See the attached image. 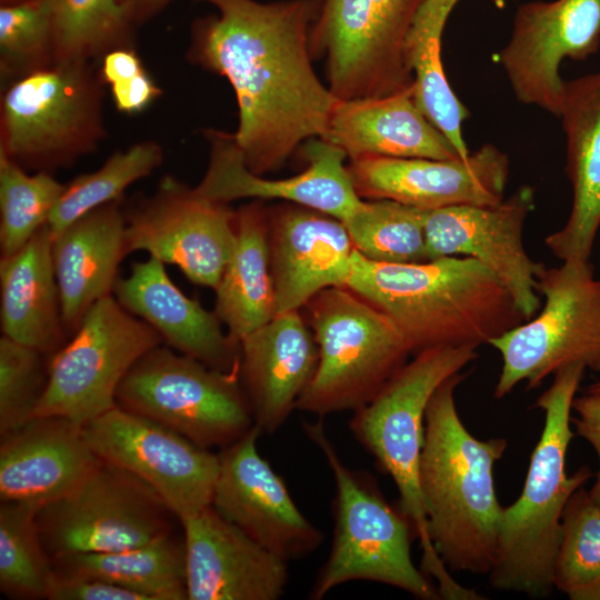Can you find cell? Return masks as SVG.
Returning <instances> with one entry per match:
<instances>
[{
  "label": "cell",
  "mask_w": 600,
  "mask_h": 600,
  "mask_svg": "<svg viewBox=\"0 0 600 600\" xmlns=\"http://www.w3.org/2000/svg\"><path fill=\"white\" fill-rule=\"evenodd\" d=\"M2 336L53 356L69 336L46 226L18 252L0 260Z\"/></svg>",
  "instance_id": "cell-28"
},
{
  "label": "cell",
  "mask_w": 600,
  "mask_h": 600,
  "mask_svg": "<svg viewBox=\"0 0 600 600\" xmlns=\"http://www.w3.org/2000/svg\"><path fill=\"white\" fill-rule=\"evenodd\" d=\"M572 411L576 413V417L571 418L576 433L593 448L598 457L599 469L589 494L600 506V392L586 391L576 397Z\"/></svg>",
  "instance_id": "cell-42"
},
{
  "label": "cell",
  "mask_w": 600,
  "mask_h": 600,
  "mask_svg": "<svg viewBox=\"0 0 600 600\" xmlns=\"http://www.w3.org/2000/svg\"><path fill=\"white\" fill-rule=\"evenodd\" d=\"M373 16L374 0H322L311 53L326 58L328 87L339 100L380 97Z\"/></svg>",
  "instance_id": "cell-30"
},
{
  "label": "cell",
  "mask_w": 600,
  "mask_h": 600,
  "mask_svg": "<svg viewBox=\"0 0 600 600\" xmlns=\"http://www.w3.org/2000/svg\"><path fill=\"white\" fill-rule=\"evenodd\" d=\"M558 117L572 206L566 223L544 243L561 261H588L600 229V70L566 81Z\"/></svg>",
  "instance_id": "cell-25"
},
{
  "label": "cell",
  "mask_w": 600,
  "mask_h": 600,
  "mask_svg": "<svg viewBox=\"0 0 600 600\" xmlns=\"http://www.w3.org/2000/svg\"><path fill=\"white\" fill-rule=\"evenodd\" d=\"M540 312L490 340L502 367L494 397L521 382L533 389L573 364L600 373V278L588 261H562L537 277Z\"/></svg>",
  "instance_id": "cell-9"
},
{
  "label": "cell",
  "mask_w": 600,
  "mask_h": 600,
  "mask_svg": "<svg viewBox=\"0 0 600 600\" xmlns=\"http://www.w3.org/2000/svg\"><path fill=\"white\" fill-rule=\"evenodd\" d=\"M239 369H214L160 344L132 366L116 403L200 447L223 448L254 426Z\"/></svg>",
  "instance_id": "cell-10"
},
{
  "label": "cell",
  "mask_w": 600,
  "mask_h": 600,
  "mask_svg": "<svg viewBox=\"0 0 600 600\" xmlns=\"http://www.w3.org/2000/svg\"><path fill=\"white\" fill-rule=\"evenodd\" d=\"M552 578L570 600H600V506L583 487L563 510Z\"/></svg>",
  "instance_id": "cell-37"
},
{
  "label": "cell",
  "mask_w": 600,
  "mask_h": 600,
  "mask_svg": "<svg viewBox=\"0 0 600 600\" xmlns=\"http://www.w3.org/2000/svg\"><path fill=\"white\" fill-rule=\"evenodd\" d=\"M162 161L159 143L141 141L112 153L98 170L74 178L66 184L47 221L51 239L89 211L121 199L128 187L151 174Z\"/></svg>",
  "instance_id": "cell-34"
},
{
  "label": "cell",
  "mask_w": 600,
  "mask_h": 600,
  "mask_svg": "<svg viewBox=\"0 0 600 600\" xmlns=\"http://www.w3.org/2000/svg\"><path fill=\"white\" fill-rule=\"evenodd\" d=\"M51 560L58 574L103 580L147 600L188 599L184 540L172 532L131 549L70 553Z\"/></svg>",
  "instance_id": "cell-31"
},
{
  "label": "cell",
  "mask_w": 600,
  "mask_h": 600,
  "mask_svg": "<svg viewBox=\"0 0 600 600\" xmlns=\"http://www.w3.org/2000/svg\"><path fill=\"white\" fill-rule=\"evenodd\" d=\"M50 17L56 63L92 62L136 49L131 20L119 0H42Z\"/></svg>",
  "instance_id": "cell-33"
},
{
  "label": "cell",
  "mask_w": 600,
  "mask_h": 600,
  "mask_svg": "<svg viewBox=\"0 0 600 600\" xmlns=\"http://www.w3.org/2000/svg\"><path fill=\"white\" fill-rule=\"evenodd\" d=\"M124 216L127 254L144 251L192 283L217 288L234 248L236 210L166 176Z\"/></svg>",
  "instance_id": "cell-14"
},
{
  "label": "cell",
  "mask_w": 600,
  "mask_h": 600,
  "mask_svg": "<svg viewBox=\"0 0 600 600\" xmlns=\"http://www.w3.org/2000/svg\"><path fill=\"white\" fill-rule=\"evenodd\" d=\"M189 600H277L287 561L223 518L213 507L180 520Z\"/></svg>",
  "instance_id": "cell-20"
},
{
  "label": "cell",
  "mask_w": 600,
  "mask_h": 600,
  "mask_svg": "<svg viewBox=\"0 0 600 600\" xmlns=\"http://www.w3.org/2000/svg\"><path fill=\"white\" fill-rule=\"evenodd\" d=\"M354 249L389 263L428 261L424 210L388 199L363 200L341 220Z\"/></svg>",
  "instance_id": "cell-35"
},
{
  "label": "cell",
  "mask_w": 600,
  "mask_h": 600,
  "mask_svg": "<svg viewBox=\"0 0 600 600\" xmlns=\"http://www.w3.org/2000/svg\"><path fill=\"white\" fill-rule=\"evenodd\" d=\"M214 292L213 311L239 344L278 313L268 208L260 200L236 210L234 248Z\"/></svg>",
  "instance_id": "cell-29"
},
{
  "label": "cell",
  "mask_w": 600,
  "mask_h": 600,
  "mask_svg": "<svg viewBox=\"0 0 600 600\" xmlns=\"http://www.w3.org/2000/svg\"><path fill=\"white\" fill-rule=\"evenodd\" d=\"M346 287L393 322L412 354L489 344L526 321L500 280L470 257L389 263L354 249Z\"/></svg>",
  "instance_id": "cell-3"
},
{
  "label": "cell",
  "mask_w": 600,
  "mask_h": 600,
  "mask_svg": "<svg viewBox=\"0 0 600 600\" xmlns=\"http://www.w3.org/2000/svg\"><path fill=\"white\" fill-rule=\"evenodd\" d=\"M161 343L159 333L113 294L100 299L72 338L50 357L48 386L32 417L59 416L87 424L117 406L126 374Z\"/></svg>",
  "instance_id": "cell-11"
},
{
  "label": "cell",
  "mask_w": 600,
  "mask_h": 600,
  "mask_svg": "<svg viewBox=\"0 0 600 600\" xmlns=\"http://www.w3.org/2000/svg\"><path fill=\"white\" fill-rule=\"evenodd\" d=\"M477 347H436L407 361L367 404L353 411L349 429L393 480L399 508L408 517L422 550L421 570L434 579L440 598L481 600L461 586L437 554L428 534L420 489L424 413L434 390L478 358Z\"/></svg>",
  "instance_id": "cell-5"
},
{
  "label": "cell",
  "mask_w": 600,
  "mask_h": 600,
  "mask_svg": "<svg viewBox=\"0 0 600 600\" xmlns=\"http://www.w3.org/2000/svg\"><path fill=\"white\" fill-rule=\"evenodd\" d=\"M0 437L1 501L40 509L73 490L102 461L83 426L59 416L32 417Z\"/></svg>",
  "instance_id": "cell-22"
},
{
  "label": "cell",
  "mask_w": 600,
  "mask_h": 600,
  "mask_svg": "<svg viewBox=\"0 0 600 600\" xmlns=\"http://www.w3.org/2000/svg\"><path fill=\"white\" fill-rule=\"evenodd\" d=\"M131 22L146 19L163 8L171 0H119Z\"/></svg>",
  "instance_id": "cell-45"
},
{
  "label": "cell",
  "mask_w": 600,
  "mask_h": 600,
  "mask_svg": "<svg viewBox=\"0 0 600 600\" xmlns=\"http://www.w3.org/2000/svg\"><path fill=\"white\" fill-rule=\"evenodd\" d=\"M146 71L136 49H117L108 52L101 59L99 69L104 84L110 87L129 80Z\"/></svg>",
  "instance_id": "cell-44"
},
{
  "label": "cell",
  "mask_w": 600,
  "mask_h": 600,
  "mask_svg": "<svg viewBox=\"0 0 600 600\" xmlns=\"http://www.w3.org/2000/svg\"><path fill=\"white\" fill-rule=\"evenodd\" d=\"M49 600H147L142 594L99 579L54 573Z\"/></svg>",
  "instance_id": "cell-41"
},
{
  "label": "cell",
  "mask_w": 600,
  "mask_h": 600,
  "mask_svg": "<svg viewBox=\"0 0 600 600\" xmlns=\"http://www.w3.org/2000/svg\"><path fill=\"white\" fill-rule=\"evenodd\" d=\"M361 199H388L421 210L491 206L504 198L508 156L486 143L467 158L362 157L347 164Z\"/></svg>",
  "instance_id": "cell-18"
},
{
  "label": "cell",
  "mask_w": 600,
  "mask_h": 600,
  "mask_svg": "<svg viewBox=\"0 0 600 600\" xmlns=\"http://www.w3.org/2000/svg\"><path fill=\"white\" fill-rule=\"evenodd\" d=\"M599 47L600 0H536L517 8L499 62L518 101L558 117L562 62L586 60Z\"/></svg>",
  "instance_id": "cell-16"
},
{
  "label": "cell",
  "mask_w": 600,
  "mask_h": 600,
  "mask_svg": "<svg viewBox=\"0 0 600 600\" xmlns=\"http://www.w3.org/2000/svg\"><path fill=\"white\" fill-rule=\"evenodd\" d=\"M64 189L50 172L30 174L0 152L1 257L18 252L47 224Z\"/></svg>",
  "instance_id": "cell-38"
},
{
  "label": "cell",
  "mask_w": 600,
  "mask_h": 600,
  "mask_svg": "<svg viewBox=\"0 0 600 600\" xmlns=\"http://www.w3.org/2000/svg\"><path fill=\"white\" fill-rule=\"evenodd\" d=\"M318 346L314 377L296 409L323 417L370 402L411 353L393 322L347 287H330L302 308Z\"/></svg>",
  "instance_id": "cell-8"
},
{
  "label": "cell",
  "mask_w": 600,
  "mask_h": 600,
  "mask_svg": "<svg viewBox=\"0 0 600 600\" xmlns=\"http://www.w3.org/2000/svg\"><path fill=\"white\" fill-rule=\"evenodd\" d=\"M303 430L324 457L336 488L330 552L309 598L319 600L342 583L364 580L439 599L437 587L412 561L416 532L403 511L387 501L370 474L342 462L321 420L303 423Z\"/></svg>",
  "instance_id": "cell-6"
},
{
  "label": "cell",
  "mask_w": 600,
  "mask_h": 600,
  "mask_svg": "<svg viewBox=\"0 0 600 600\" xmlns=\"http://www.w3.org/2000/svg\"><path fill=\"white\" fill-rule=\"evenodd\" d=\"M39 508L0 506V589L12 599H47L54 568L37 523Z\"/></svg>",
  "instance_id": "cell-36"
},
{
  "label": "cell",
  "mask_w": 600,
  "mask_h": 600,
  "mask_svg": "<svg viewBox=\"0 0 600 600\" xmlns=\"http://www.w3.org/2000/svg\"><path fill=\"white\" fill-rule=\"evenodd\" d=\"M113 297L130 313L151 326L171 349L224 371L240 367V344L222 328L214 311L186 296L153 257L137 261L119 277Z\"/></svg>",
  "instance_id": "cell-24"
},
{
  "label": "cell",
  "mask_w": 600,
  "mask_h": 600,
  "mask_svg": "<svg viewBox=\"0 0 600 600\" xmlns=\"http://www.w3.org/2000/svg\"><path fill=\"white\" fill-rule=\"evenodd\" d=\"M176 517L158 493L106 461L73 490L39 509L37 523L51 558L131 549L172 532Z\"/></svg>",
  "instance_id": "cell-12"
},
{
  "label": "cell",
  "mask_w": 600,
  "mask_h": 600,
  "mask_svg": "<svg viewBox=\"0 0 600 600\" xmlns=\"http://www.w3.org/2000/svg\"><path fill=\"white\" fill-rule=\"evenodd\" d=\"M209 163L194 189L204 198L229 204L234 200H281L308 207L343 220L360 207L347 164L348 156L339 147L314 138L303 143L306 169L286 179H267L246 166L234 136L207 129Z\"/></svg>",
  "instance_id": "cell-19"
},
{
  "label": "cell",
  "mask_w": 600,
  "mask_h": 600,
  "mask_svg": "<svg viewBox=\"0 0 600 600\" xmlns=\"http://www.w3.org/2000/svg\"><path fill=\"white\" fill-rule=\"evenodd\" d=\"M103 86L92 62H63L2 87L0 152L50 173L92 153L106 137Z\"/></svg>",
  "instance_id": "cell-7"
},
{
  "label": "cell",
  "mask_w": 600,
  "mask_h": 600,
  "mask_svg": "<svg viewBox=\"0 0 600 600\" xmlns=\"http://www.w3.org/2000/svg\"><path fill=\"white\" fill-rule=\"evenodd\" d=\"M253 426L221 448L212 507L266 549L286 560L318 549L323 534L298 508L282 477L258 451Z\"/></svg>",
  "instance_id": "cell-17"
},
{
  "label": "cell",
  "mask_w": 600,
  "mask_h": 600,
  "mask_svg": "<svg viewBox=\"0 0 600 600\" xmlns=\"http://www.w3.org/2000/svg\"><path fill=\"white\" fill-rule=\"evenodd\" d=\"M318 361L313 332L300 310L277 313L240 341V379L261 434L284 424Z\"/></svg>",
  "instance_id": "cell-23"
},
{
  "label": "cell",
  "mask_w": 600,
  "mask_h": 600,
  "mask_svg": "<svg viewBox=\"0 0 600 600\" xmlns=\"http://www.w3.org/2000/svg\"><path fill=\"white\" fill-rule=\"evenodd\" d=\"M460 0H423L406 39V57L413 76V97L420 110L447 137L461 158L470 151L462 127L469 111L452 90L442 62L446 23Z\"/></svg>",
  "instance_id": "cell-32"
},
{
  "label": "cell",
  "mask_w": 600,
  "mask_h": 600,
  "mask_svg": "<svg viewBox=\"0 0 600 600\" xmlns=\"http://www.w3.org/2000/svg\"><path fill=\"white\" fill-rule=\"evenodd\" d=\"M534 204V189L521 186L496 204L424 210L429 260H478L500 280L524 320L532 318L541 307L537 277L544 268L530 258L523 244L524 223Z\"/></svg>",
  "instance_id": "cell-15"
},
{
  "label": "cell",
  "mask_w": 600,
  "mask_h": 600,
  "mask_svg": "<svg viewBox=\"0 0 600 600\" xmlns=\"http://www.w3.org/2000/svg\"><path fill=\"white\" fill-rule=\"evenodd\" d=\"M584 371L581 364L557 371L533 404L544 412V426L531 453L522 491L502 510L497 556L488 573L493 589L530 597H544L553 589L563 510L571 494L593 476L588 466L571 476L566 472V457L574 437L572 402Z\"/></svg>",
  "instance_id": "cell-4"
},
{
  "label": "cell",
  "mask_w": 600,
  "mask_h": 600,
  "mask_svg": "<svg viewBox=\"0 0 600 600\" xmlns=\"http://www.w3.org/2000/svg\"><path fill=\"white\" fill-rule=\"evenodd\" d=\"M218 16L193 31L188 58L231 84L234 140L256 174L279 170L304 142L322 138L338 99L311 63L322 0H202Z\"/></svg>",
  "instance_id": "cell-1"
},
{
  "label": "cell",
  "mask_w": 600,
  "mask_h": 600,
  "mask_svg": "<svg viewBox=\"0 0 600 600\" xmlns=\"http://www.w3.org/2000/svg\"><path fill=\"white\" fill-rule=\"evenodd\" d=\"M114 106L119 112L134 114L146 110L162 90L146 71L110 87Z\"/></svg>",
  "instance_id": "cell-43"
},
{
  "label": "cell",
  "mask_w": 600,
  "mask_h": 600,
  "mask_svg": "<svg viewBox=\"0 0 600 600\" xmlns=\"http://www.w3.org/2000/svg\"><path fill=\"white\" fill-rule=\"evenodd\" d=\"M56 64L54 40L42 0L3 4L0 9L2 87Z\"/></svg>",
  "instance_id": "cell-39"
},
{
  "label": "cell",
  "mask_w": 600,
  "mask_h": 600,
  "mask_svg": "<svg viewBox=\"0 0 600 600\" xmlns=\"http://www.w3.org/2000/svg\"><path fill=\"white\" fill-rule=\"evenodd\" d=\"M278 313L301 310L318 292L346 287L354 247L343 222L296 203L268 208Z\"/></svg>",
  "instance_id": "cell-21"
},
{
  "label": "cell",
  "mask_w": 600,
  "mask_h": 600,
  "mask_svg": "<svg viewBox=\"0 0 600 600\" xmlns=\"http://www.w3.org/2000/svg\"><path fill=\"white\" fill-rule=\"evenodd\" d=\"M121 199L98 207L52 239L62 318L69 334L100 299L112 294L127 256Z\"/></svg>",
  "instance_id": "cell-27"
},
{
  "label": "cell",
  "mask_w": 600,
  "mask_h": 600,
  "mask_svg": "<svg viewBox=\"0 0 600 600\" xmlns=\"http://www.w3.org/2000/svg\"><path fill=\"white\" fill-rule=\"evenodd\" d=\"M83 430L102 461L146 482L179 521L211 504L219 457L210 449L118 406Z\"/></svg>",
  "instance_id": "cell-13"
},
{
  "label": "cell",
  "mask_w": 600,
  "mask_h": 600,
  "mask_svg": "<svg viewBox=\"0 0 600 600\" xmlns=\"http://www.w3.org/2000/svg\"><path fill=\"white\" fill-rule=\"evenodd\" d=\"M47 356L33 348L0 338V436L32 418L49 380Z\"/></svg>",
  "instance_id": "cell-40"
},
{
  "label": "cell",
  "mask_w": 600,
  "mask_h": 600,
  "mask_svg": "<svg viewBox=\"0 0 600 600\" xmlns=\"http://www.w3.org/2000/svg\"><path fill=\"white\" fill-rule=\"evenodd\" d=\"M466 374L446 379L424 413L420 489L431 543L449 571L489 573L498 550L503 507L493 467L508 447L504 438L480 440L463 424L456 388Z\"/></svg>",
  "instance_id": "cell-2"
},
{
  "label": "cell",
  "mask_w": 600,
  "mask_h": 600,
  "mask_svg": "<svg viewBox=\"0 0 600 600\" xmlns=\"http://www.w3.org/2000/svg\"><path fill=\"white\" fill-rule=\"evenodd\" d=\"M322 139L350 159L461 158L416 103L413 86L382 97L338 99Z\"/></svg>",
  "instance_id": "cell-26"
},
{
  "label": "cell",
  "mask_w": 600,
  "mask_h": 600,
  "mask_svg": "<svg viewBox=\"0 0 600 600\" xmlns=\"http://www.w3.org/2000/svg\"><path fill=\"white\" fill-rule=\"evenodd\" d=\"M586 391L589 392H600V380L591 383Z\"/></svg>",
  "instance_id": "cell-46"
}]
</instances>
